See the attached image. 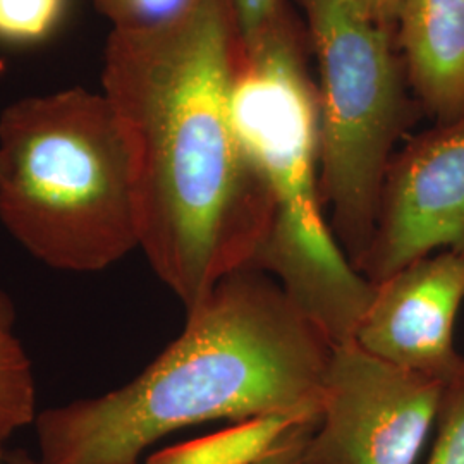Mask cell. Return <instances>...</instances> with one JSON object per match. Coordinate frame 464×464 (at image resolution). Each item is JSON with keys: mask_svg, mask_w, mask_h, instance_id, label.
<instances>
[{"mask_svg": "<svg viewBox=\"0 0 464 464\" xmlns=\"http://www.w3.org/2000/svg\"><path fill=\"white\" fill-rule=\"evenodd\" d=\"M236 30L227 0L112 30L102 93L126 138L143 249L157 277L197 306L222 277L253 266L277 207L229 116Z\"/></svg>", "mask_w": 464, "mask_h": 464, "instance_id": "cell-1", "label": "cell"}, {"mask_svg": "<svg viewBox=\"0 0 464 464\" xmlns=\"http://www.w3.org/2000/svg\"><path fill=\"white\" fill-rule=\"evenodd\" d=\"M334 341L281 282L237 270L188 310L134 381L36 415L42 464H138L169 433L216 420L322 411Z\"/></svg>", "mask_w": 464, "mask_h": 464, "instance_id": "cell-2", "label": "cell"}, {"mask_svg": "<svg viewBox=\"0 0 464 464\" xmlns=\"http://www.w3.org/2000/svg\"><path fill=\"white\" fill-rule=\"evenodd\" d=\"M308 45V30L287 0L258 34L236 40L229 116L277 207L274 231L253 270L277 277L341 344L353 339L375 285L349 264L322 214L320 93Z\"/></svg>", "mask_w": 464, "mask_h": 464, "instance_id": "cell-3", "label": "cell"}, {"mask_svg": "<svg viewBox=\"0 0 464 464\" xmlns=\"http://www.w3.org/2000/svg\"><path fill=\"white\" fill-rule=\"evenodd\" d=\"M0 222L63 272H100L140 248L131 155L103 93L67 88L0 114Z\"/></svg>", "mask_w": 464, "mask_h": 464, "instance_id": "cell-4", "label": "cell"}, {"mask_svg": "<svg viewBox=\"0 0 464 464\" xmlns=\"http://www.w3.org/2000/svg\"><path fill=\"white\" fill-rule=\"evenodd\" d=\"M296 2L320 74V201L331 207L334 239L356 270L377 229L394 147L425 112L396 28L373 23L348 0Z\"/></svg>", "mask_w": 464, "mask_h": 464, "instance_id": "cell-5", "label": "cell"}, {"mask_svg": "<svg viewBox=\"0 0 464 464\" xmlns=\"http://www.w3.org/2000/svg\"><path fill=\"white\" fill-rule=\"evenodd\" d=\"M444 382L335 344L322 416L299 464H415L439 413Z\"/></svg>", "mask_w": 464, "mask_h": 464, "instance_id": "cell-6", "label": "cell"}, {"mask_svg": "<svg viewBox=\"0 0 464 464\" xmlns=\"http://www.w3.org/2000/svg\"><path fill=\"white\" fill-rule=\"evenodd\" d=\"M442 249H464V116L392 155L377 229L356 272L375 285Z\"/></svg>", "mask_w": 464, "mask_h": 464, "instance_id": "cell-7", "label": "cell"}, {"mask_svg": "<svg viewBox=\"0 0 464 464\" xmlns=\"http://www.w3.org/2000/svg\"><path fill=\"white\" fill-rule=\"evenodd\" d=\"M464 301V249H442L375 284L353 339L392 365L446 382L464 356L454 322Z\"/></svg>", "mask_w": 464, "mask_h": 464, "instance_id": "cell-8", "label": "cell"}, {"mask_svg": "<svg viewBox=\"0 0 464 464\" xmlns=\"http://www.w3.org/2000/svg\"><path fill=\"white\" fill-rule=\"evenodd\" d=\"M396 38L423 112L435 124L464 116V0H404Z\"/></svg>", "mask_w": 464, "mask_h": 464, "instance_id": "cell-9", "label": "cell"}, {"mask_svg": "<svg viewBox=\"0 0 464 464\" xmlns=\"http://www.w3.org/2000/svg\"><path fill=\"white\" fill-rule=\"evenodd\" d=\"M322 411L303 410L256 416L226 430L162 449L147 464H255L299 425L320 420Z\"/></svg>", "mask_w": 464, "mask_h": 464, "instance_id": "cell-10", "label": "cell"}, {"mask_svg": "<svg viewBox=\"0 0 464 464\" xmlns=\"http://www.w3.org/2000/svg\"><path fill=\"white\" fill-rule=\"evenodd\" d=\"M36 415L32 362L13 332L0 331V446Z\"/></svg>", "mask_w": 464, "mask_h": 464, "instance_id": "cell-11", "label": "cell"}, {"mask_svg": "<svg viewBox=\"0 0 464 464\" xmlns=\"http://www.w3.org/2000/svg\"><path fill=\"white\" fill-rule=\"evenodd\" d=\"M74 0H0V47L32 49L63 30Z\"/></svg>", "mask_w": 464, "mask_h": 464, "instance_id": "cell-12", "label": "cell"}, {"mask_svg": "<svg viewBox=\"0 0 464 464\" xmlns=\"http://www.w3.org/2000/svg\"><path fill=\"white\" fill-rule=\"evenodd\" d=\"M435 427L437 437L427 464H464V360L444 383Z\"/></svg>", "mask_w": 464, "mask_h": 464, "instance_id": "cell-13", "label": "cell"}, {"mask_svg": "<svg viewBox=\"0 0 464 464\" xmlns=\"http://www.w3.org/2000/svg\"><path fill=\"white\" fill-rule=\"evenodd\" d=\"M112 30H141L183 16L199 0H90Z\"/></svg>", "mask_w": 464, "mask_h": 464, "instance_id": "cell-14", "label": "cell"}, {"mask_svg": "<svg viewBox=\"0 0 464 464\" xmlns=\"http://www.w3.org/2000/svg\"><path fill=\"white\" fill-rule=\"evenodd\" d=\"M239 42L258 34L285 0H227Z\"/></svg>", "mask_w": 464, "mask_h": 464, "instance_id": "cell-15", "label": "cell"}, {"mask_svg": "<svg viewBox=\"0 0 464 464\" xmlns=\"http://www.w3.org/2000/svg\"><path fill=\"white\" fill-rule=\"evenodd\" d=\"M320 420L303 423L289 431L281 442L266 454L264 459L255 464H299L306 444L314 437Z\"/></svg>", "mask_w": 464, "mask_h": 464, "instance_id": "cell-16", "label": "cell"}, {"mask_svg": "<svg viewBox=\"0 0 464 464\" xmlns=\"http://www.w3.org/2000/svg\"><path fill=\"white\" fill-rule=\"evenodd\" d=\"M363 16L387 28H396L404 0H348Z\"/></svg>", "mask_w": 464, "mask_h": 464, "instance_id": "cell-17", "label": "cell"}, {"mask_svg": "<svg viewBox=\"0 0 464 464\" xmlns=\"http://www.w3.org/2000/svg\"><path fill=\"white\" fill-rule=\"evenodd\" d=\"M16 324V308L13 299L0 291V331L13 332Z\"/></svg>", "mask_w": 464, "mask_h": 464, "instance_id": "cell-18", "label": "cell"}, {"mask_svg": "<svg viewBox=\"0 0 464 464\" xmlns=\"http://www.w3.org/2000/svg\"><path fill=\"white\" fill-rule=\"evenodd\" d=\"M5 464H42V461L23 449H16V450L5 452Z\"/></svg>", "mask_w": 464, "mask_h": 464, "instance_id": "cell-19", "label": "cell"}, {"mask_svg": "<svg viewBox=\"0 0 464 464\" xmlns=\"http://www.w3.org/2000/svg\"><path fill=\"white\" fill-rule=\"evenodd\" d=\"M0 464H5V450H4V446H0Z\"/></svg>", "mask_w": 464, "mask_h": 464, "instance_id": "cell-20", "label": "cell"}]
</instances>
